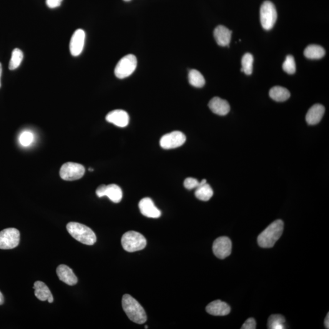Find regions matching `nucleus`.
<instances>
[{
  "mask_svg": "<svg viewBox=\"0 0 329 329\" xmlns=\"http://www.w3.org/2000/svg\"><path fill=\"white\" fill-rule=\"evenodd\" d=\"M123 308L130 321L142 325L147 320V316L142 306L131 296L126 294L122 298Z\"/></svg>",
  "mask_w": 329,
  "mask_h": 329,
  "instance_id": "1",
  "label": "nucleus"
},
{
  "mask_svg": "<svg viewBox=\"0 0 329 329\" xmlns=\"http://www.w3.org/2000/svg\"><path fill=\"white\" fill-rule=\"evenodd\" d=\"M283 231V222L278 220L271 223L258 235L257 242L258 245L263 248H271L279 239Z\"/></svg>",
  "mask_w": 329,
  "mask_h": 329,
  "instance_id": "2",
  "label": "nucleus"
},
{
  "mask_svg": "<svg viewBox=\"0 0 329 329\" xmlns=\"http://www.w3.org/2000/svg\"><path fill=\"white\" fill-rule=\"evenodd\" d=\"M68 232L75 240L86 245H94L97 242L95 232L87 226L76 222H70L67 225Z\"/></svg>",
  "mask_w": 329,
  "mask_h": 329,
  "instance_id": "3",
  "label": "nucleus"
},
{
  "mask_svg": "<svg viewBox=\"0 0 329 329\" xmlns=\"http://www.w3.org/2000/svg\"><path fill=\"white\" fill-rule=\"evenodd\" d=\"M147 243V240L144 236L135 231L126 232L122 238V247L126 251L129 253L144 250Z\"/></svg>",
  "mask_w": 329,
  "mask_h": 329,
  "instance_id": "4",
  "label": "nucleus"
},
{
  "mask_svg": "<svg viewBox=\"0 0 329 329\" xmlns=\"http://www.w3.org/2000/svg\"><path fill=\"white\" fill-rule=\"evenodd\" d=\"M260 16L263 28L267 31L272 29L278 19L275 4L270 1L263 2L260 7Z\"/></svg>",
  "mask_w": 329,
  "mask_h": 329,
  "instance_id": "5",
  "label": "nucleus"
},
{
  "mask_svg": "<svg viewBox=\"0 0 329 329\" xmlns=\"http://www.w3.org/2000/svg\"><path fill=\"white\" fill-rule=\"evenodd\" d=\"M137 60L133 54H128L120 60L115 67V75L118 78L124 79L130 76L136 69Z\"/></svg>",
  "mask_w": 329,
  "mask_h": 329,
  "instance_id": "6",
  "label": "nucleus"
},
{
  "mask_svg": "<svg viewBox=\"0 0 329 329\" xmlns=\"http://www.w3.org/2000/svg\"><path fill=\"white\" fill-rule=\"evenodd\" d=\"M85 168L81 164L74 162L65 163L60 170V177L63 180L72 181L81 179L84 175Z\"/></svg>",
  "mask_w": 329,
  "mask_h": 329,
  "instance_id": "7",
  "label": "nucleus"
},
{
  "mask_svg": "<svg viewBox=\"0 0 329 329\" xmlns=\"http://www.w3.org/2000/svg\"><path fill=\"white\" fill-rule=\"evenodd\" d=\"M21 233L15 228H7L0 232V249L11 250L16 248L20 243Z\"/></svg>",
  "mask_w": 329,
  "mask_h": 329,
  "instance_id": "8",
  "label": "nucleus"
},
{
  "mask_svg": "<svg viewBox=\"0 0 329 329\" xmlns=\"http://www.w3.org/2000/svg\"><path fill=\"white\" fill-rule=\"evenodd\" d=\"M186 137L180 131H173L163 136L160 140V145L163 149L170 150L181 147L185 144Z\"/></svg>",
  "mask_w": 329,
  "mask_h": 329,
  "instance_id": "9",
  "label": "nucleus"
},
{
  "mask_svg": "<svg viewBox=\"0 0 329 329\" xmlns=\"http://www.w3.org/2000/svg\"><path fill=\"white\" fill-rule=\"evenodd\" d=\"M96 194L99 198L107 197L114 203H119L123 198L121 188L116 184L100 185L96 190Z\"/></svg>",
  "mask_w": 329,
  "mask_h": 329,
  "instance_id": "10",
  "label": "nucleus"
},
{
  "mask_svg": "<svg viewBox=\"0 0 329 329\" xmlns=\"http://www.w3.org/2000/svg\"><path fill=\"white\" fill-rule=\"evenodd\" d=\"M213 252L216 257L224 259L230 255L232 252V242L229 238L221 237L213 242Z\"/></svg>",
  "mask_w": 329,
  "mask_h": 329,
  "instance_id": "11",
  "label": "nucleus"
},
{
  "mask_svg": "<svg viewBox=\"0 0 329 329\" xmlns=\"http://www.w3.org/2000/svg\"><path fill=\"white\" fill-rule=\"evenodd\" d=\"M85 40V33L84 30L77 29L72 37L70 42V53L73 56H78L82 53L84 49Z\"/></svg>",
  "mask_w": 329,
  "mask_h": 329,
  "instance_id": "12",
  "label": "nucleus"
},
{
  "mask_svg": "<svg viewBox=\"0 0 329 329\" xmlns=\"http://www.w3.org/2000/svg\"><path fill=\"white\" fill-rule=\"evenodd\" d=\"M140 212L148 218H158L161 216V212L150 198H143L139 204Z\"/></svg>",
  "mask_w": 329,
  "mask_h": 329,
  "instance_id": "13",
  "label": "nucleus"
},
{
  "mask_svg": "<svg viewBox=\"0 0 329 329\" xmlns=\"http://www.w3.org/2000/svg\"><path fill=\"white\" fill-rule=\"evenodd\" d=\"M107 122L114 124L118 127H127L129 122V116L124 110H114L110 112L105 117Z\"/></svg>",
  "mask_w": 329,
  "mask_h": 329,
  "instance_id": "14",
  "label": "nucleus"
},
{
  "mask_svg": "<svg viewBox=\"0 0 329 329\" xmlns=\"http://www.w3.org/2000/svg\"><path fill=\"white\" fill-rule=\"evenodd\" d=\"M56 273L60 280L69 285H76L77 278L71 268L65 265L58 266L56 269Z\"/></svg>",
  "mask_w": 329,
  "mask_h": 329,
  "instance_id": "15",
  "label": "nucleus"
},
{
  "mask_svg": "<svg viewBox=\"0 0 329 329\" xmlns=\"http://www.w3.org/2000/svg\"><path fill=\"white\" fill-rule=\"evenodd\" d=\"M208 107L214 114L225 116L230 111V105L227 100L219 97L213 98L208 103Z\"/></svg>",
  "mask_w": 329,
  "mask_h": 329,
  "instance_id": "16",
  "label": "nucleus"
},
{
  "mask_svg": "<svg viewBox=\"0 0 329 329\" xmlns=\"http://www.w3.org/2000/svg\"><path fill=\"white\" fill-rule=\"evenodd\" d=\"M206 311L211 315L226 316L229 314L230 307L227 303L217 300L210 303L206 307Z\"/></svg>",
  "mask_w": 329,
  "mask_h": 329,
  "instance_id": "17",
  "label": "nucleus"
},
{
  "mask_svg": "<svg viewBox=\"0 0 329 329\" xmlns=\"http://www.w3.org/2000/svg\"><path fill=\"white\" fill-rule=\"evenodd\" d=\"M325 108L323 105L316 104L313 105L306 115V122L310 125H315L319 124L323 119L325 114Z\"/></svg>",
  "mask_w": 329,
  "mask_h": 329,
  "instance_id": "18",
  "label": "nucleus"
},
{
  "mask_svg": "<svg viewBox=\"0 0 329 329\" xmlns=\"http://www.w3.org/2000/svg\"><path fill=\"white\" fill-rule=\"evenodd\" d=\"M214 37L217 44L221 47H228L230 44L232 31L227 27L220 25L214 30Z\"/></svg>",
  "mask_w": 329,
  "mask_h": 329,
  "instance_id": "19",
  "label": "nucleus"
},
{
  "mask_svg": "<svg viewBox=\"0 0 329 329\" xmlns=\"http://www.w3.org/2000/svg\"><path fill=\"white\" fill-rule=\"evenodd\" d=\"M33 288L36 298L40 301H46L49 303L53 302L54 299L51 291L45 283L41 281H37L34 283Z\"/></svg>",
  "mask_w": 329,
  "mask_h": 329,
  "instance_id": "20",
  "label": "nucleus"
},
{
  "mask_svg": "<svg viewBox=\"0 0 329 329\" xmlns=\"http://www.w3.org/2000/svg\"><path fill=\"white\" fill-rule=\"evenodd\" d=\"M213 191L209 184H208L205 179L200 182V185L196 188L195 196L198 200L207 202L213 197Z\"/></svg>",
  "mask_w": 329,
  "mask_h": 329,
  "instance_id": "21",
  "label": "nucleus"
},
{
  "mask_svg": "<svg viewBox=\"0 0 329 329\" xmlns=\"http://www.w3.org/2000/svg\"><path fill=\"white\" fill-rule=\"evenodd\" d=\"M271 99L278 102L287 101L290 97V93L285 87L275 86L271 88L269 92Z\"/></svg>",
  "mask_w": 329,
  "mask_h": 329,
  "instance_id": "22",
  "label": "nucleus"
},
{
  "mask_svg": "<svg viewBox=\"0 0 329 329\" xmlns=\"http://www.w3.org/2000/svg\"><path fill=\"white\" fill-rule=\"evenodd\" d=\"M326 54L325 50L322 47L317 45H310L306 48L304 54L308 59H320Z\"/></svg>",
  "mask_w": 329,
  "mask_h": 329,
  "instance_id": "23",
  "label": "nucleus"
},
{
  "mask_svg": "<svg viewBox=\"0 0 329 329\" xmlns=\"http://www.w3.org/2000/svg\"><path fill=\"white\" fill-rule=\"evenodd\" d=\"M188 81L192 86L197 88L202 87L205 83L204 76L197 70H191L188 73Z\"/></svg>",
  "mask_w": 329,
  "mask_h": 329,
  "instance_id": "24",
  "label": "nucleus"
},
{
  "mask_svg": "<svg viewBox=\"0 0 329 329\" xmlns=\"http://www.w3.org/2000/svg\"><path fill=\"white\" fill-rule=\"evenodd\" d=\"M285 319L280 315H273L268 320V328L270 329H284Z\"/></svg>",
  "mask_w": 329,
  "mask_h": 329,
  "instance_id": "25",
  "label": "nucleus"
},
{
  "mask_svg": "<svg viewBox=\"0 0 329 329\" xmlns=\"http://www.w3.org/2000/svg\"><path fill=\"white\" fill-rule=\"evenodd\" d=\"M24 59V53L21 50L15 49L12 52L11 58L9 64L10 70H14L19 68Z\"/></svg>",
  "mask_w": 329,
  "mask_h": 329,
  "instance_id": "26",
  "label": "nucleus"
},
{
  "mask_svg": "<svg viewBox=\"0 0 329 329\" xmlns=\"http://www.w3.org/2000/svg\"><path fill=\"white\" fill-rule=\"evenodd\" d=\"M253 57L251 53H246L242 59V69L241 72H244L246 75L252 74L253 70Z\"/></svg>",
  "mask_w": 329,
  "mask_h": 329,
  "instance_id": "27",
  "label": "nucleus"
},
{
  "mask_svg": "<svg viewBox=\"0 0 329 329\" xmlns=\"http://www.w3.org/2000/svg\"><path fill=\"white\" fill-rule=\"evenodd\" d=\"M282 69L289 75H293L296 72V63L294 57L291 55H288L286 57L284 62L282 65Z\"/></svg>",
  "mask_w": 329,
  "mask_h": 329,
  "instance_id": "28",
  "label": "nucleus"
},
{
  "mask_svg": "<svg viewBox=\"0 0 329 329\" xmlns=\"http://www.w3.org/2000/svg\"><path fill=\"white\" fill-rule=\"evenodd\" d=\"M34 141V135L31 132H23L19 137V142L24 147H27L31 145Z\"/></svg>",
  "mask_w": 329,
  "mask_h": 329,
  "instance_id": "29",
  "label": "nucleus"
},
{
  "mask_svg": "<svg viewBox=\"0 0 329 329\" xmlns=\"http://www.w3.org/2000/svg\"><path fill=\"white\" fill-rule=\"evenodd\" d=\"M184 187L188 190L196 189L200 185V182L193 177H188L184 182Z\"/></svg>",
  "mask_w": 329,
  "mask_h": 329,
  "instance_id": "30",
  "label": "nucleus"
},
{
  "mask_svg": "<svg viewBox=\"0 0 329 329\" xmlns=\"http://www.w3.org/2000/svg\"><path fill=\"white\" fill-rule=\"evenodd\" d=\"M242 329H256V322L254 319L253 318H248L245 323L243 324Z\"/></svg>",
  "mask_w": 329,
  "mask_h": 329,
  "instance_id": "31",
  "label": "nucleus"
},
{
  "mask_svg": "<svg viewBox=\"0 0 329 329\" xmlns=\"http://www.w3.org/2000/svg\"><path fill=\"white\" fill-rule=\"evenodd\" d=\"M63 0H46V4L50 8L53 9L61 6Z\"/></svg>",
  "mask_w": 329,
  "mask_h": 329,
  "instance_id": "32",
  "label": "nucleus"
},
{
  "mask_svg": "<svg viewBox=\"0 0 329 329\" xmlns=\"http://www.w3.org/2000/svg\"><path fill=\"white\" fill-rule=\"evenodd\" d=\"M325 328L326 329H329V313H328L327 316H326V317L325 318Z\"/></svg>",
  "mask_w": 329,
  "mask_h": 329,
  "instance_id": "33",
  "label": "nucleus"
},
{
  "mask_svg": "<svg viewBox=\"0 0 329 329\" xmlns=\"http://www.w3.org/2000/svg\"><path fill=\"white\" fill-rule=\"evenodd\" d=\"M4 303V298L2 296L1 291H0V305H2Z\"/></svg>",
  "mask_w": 329,
  "mask_h": 329,
  "instance_id": "34",
  "label": "nucleus"
},
{
  "mask_svg": "<svg viewBox=\"0 0 329 329\" xmlns=\"http://www.w3.org/2000/svg\"><path fill=\"white\" fill-rule=\"evenodd\" d=\"M1 75H2V65L1 63L0 62V88H1Z\"/></svg>",
  "mask_w": 329,
  "mask_h": 329,
  "instance_id": "35",
  "label": "nucleus"
},
{
  "mask_svg": "<svg viewBox=\"0 0 329 329\" xmlns=\"http://www.w3.org/2000/svg\"><path fill=\"white\" fill-rule=\"evenodd\" d=\"M124 1L127 2V1H130V0H124Z\"/></svg>",
  "mask_w": 329,
  "mask_h": 329,
  "instance_id": "36",
  "label": "nucleus"
},
{
  "mask_svg": "<svg viewBox=\"0 0 329 329\" xmlns=\"http://www.w3.org/2000/svg\"><path fill=\"white\" fill-rule=\"evenodd\" d=\"M148 326H146L145 329H148Z\"/></svg>",
  "mask_w": 329,
  "mask_h": 329,
  "instance_id": "37",
  "label": "nucleus"
}]
</instances>
